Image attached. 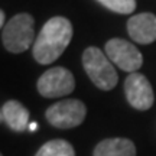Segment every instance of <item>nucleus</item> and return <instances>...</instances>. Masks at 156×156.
I'll use <instances>...</instances> for the list:
<instances>
[{
    "label": "nucleus",
    "mask_w": 156,
    "mask_h": 156,
    "mask_svg": "<svg viewBox=\"0 0 156 156\" xmlns=\"http://www.w3.org/2000/svg\"><path fill=\"white\" fill-rule=\"evenodd\" d=\"M108 10L120 15H130L136 9V0H97Z\"/></svg>",
    "instance_id": "12"
},
{
    "label": "nucleus",
    "mask_w": 156,
    "mask_h": 156,
    "mask_svg": "<svg viewBox=\"0 0 156 156\" xmlns=\"http://www.w3.org/2000/svg\"><path fill=\"white\" fill-rule=\"evenodd\" d=\"M2 42L12 54H20L35 44V19L29 13H17L2 29Z\"/></svg>",
    "instance_id": "2"
},
{
    "label": "nucleus",
    "mask_w": 156,
    "mask_h": 156,
    "mask_svg": "<svg viewBox=\"0 0 156 156\" xmlns=\"http://www.w3.org/2000/svg\"><path fill=\"white\" fill-rule=\"evenodd\" d=\"M38 129V124H36V122H30V124H29V130L30 132H35Z\"/></svg>",
    "instance_id": "14"
},
{
    "label": "nucleus",
    "mask_w": 156,
    "mask_h": 156,
    "mask_svg": "<svg viewBox=\"0 0 156 156\" xmlns=\"http://www.w3.org/2000/svg\"><path fill=\"white\" fill-rule=\"evenodd\" d=\"M73 39V23L64 16L51 17L45 23L32 46L35 61L48 65L56 61Z\"/></svg>",
    "instance_id": "1"
},
{
    "label": "nucleus",
    "mask_w": 156,
    "mask_h": 156,
    "mask_svg": "<svg viewBox=\"0 0 156 156\" xmlns=\"http://www.w3.org/2000/svg\"><path fill=\"white\" fill-rule=\"evenodd\" d=\"M106 55L114 65L130 74L136 73L143 64V56L140 51L132 42L120 38H113L107 41Z\"/></svg>",
    "instance_id": "6"
},
{
    "label": "nucleus",
    "mask_w": 156,
    "mask_h": 156,
    "mask_svg": "<svg viewBox=\"0 0 156 156\" xmlns=\"http://www.w3.org/2000/svg\"><path fill=\"white\" fill-rule=\"evenodd\" d=\"M0 117H2V122L5 123L7 127L13 132H17V133H22L25 130H28L29 124H30L28 108L16 100L6 101L2 106Z\"/></svg>",
    "instance_id": "9"
},
{
    "label": "nucleus",
    "mask_w": 156,
    "mask_h": 156,
    "mask_svg": "<svg viewBox=\"0 0 156 156\" xmlns=\"http://www.w3.org/2000/svg\"><path fill=\"white\" fill-rule=\"evenodd\" d=\"M87 116V107L81 100L68 98L48 107L46 120L56 129H73L80 126Z\"/></svg>",
    "instance_id": "4"
},
{
    "label": "nucleus",
    "mask_w": 156,
    "mask_h": 156,
    "mask_svg": "<svg viewBox=\"0 0 156 156\" xmlns=\"http://www.w3.org/2000/svg\"><path fill=\"white\" fill-rule=\"evenodd\" d=\"M93 156H136V146L124 137L104 139L95 146Z\"/></svg>",
    "instance_id": "10"
},
{
    "label": "nucleus",
    "mask_w": 156,
    "mask_h": 156,
    "mask_svg": "<svg viewBox=\"0 0 156 156\" xmlns=\"http://www.w3.org/2000/svg\"><path fill=\"white\" fill-rule=\"evenodd\" d=\"M127 32L134 42L149 45L156 41V16L153 13H139L127 20Z\"/></svg>",
    "instance_id": "8"
},
{
    "label": "nucleus",
    "mask_w": 156,
    "mask_h": 156,
    "mask_svg": "<svg viewBox=\"0 0 156 156\" xmlns=\"http://www.w3.org/2000/svg\"><path fill=\"white\" fill-rule=\"evenodd\" d=\"M5 22H6V13L5 10H0V26H2V29L6 26Z\"/></svg>",
    "instance_id": "13"
},
{
    "label": "nucleus",
    "mask_w": 156,
    "mask_h": 156,
    "mask_svg": "<svg viewBox=\"0 0 156 156\" xmlns=\"http://www.w3.org/2000/svg\"><path fill=\"white\" fill-rule=\"evenodd\" d=\"M75 88L73 73L64 67H54L45 71L38 80V91L46 98H58L71 94Z\"/></svg>",
    "instance_id": "5"
},
{
    "label": "nucleus",
    "mask_w": 156,
    "mask_h": 156,
    "mask_svg": "<svg viewBox=\"0 0 156 156\" xmlns=\"http://www.w3.org/2000/svg\"><path fill=\"white\" fill-rule=\"evenodd\" d=\"M35 156H75V151L69 142L55 139L41 146Z\"/></svg>",
    "instance_id": "11"
},
{
    "label": "nucleus",
    "mask_w": 156,
    "mask_h": 156,
    "mask_svg": "<svg viewBox=\"0 0 156 156\" xmlns=\"http://www.w3.org/2000/svg\"><path fill=\"white\" fill-rule=\"evenodd\" d=\"M106 54H103L98 48L90 46L83 54V65L87 75L93 81L97 88L103 91H110L117 85L119 75L112 65Z\"/></svg>",
    "instance_id": "3"
},
{
    "label": "nucleus",
    "mask_w": 156,
    "mask_h": 156,
    "mask_svg": "<svg viewBox=\"0 0 156 156\" xmlns=\"http://www.w3.org/2000/svg\"><path fill=\"white\" fill-rule=\"evenodd\" d=\"M124 94L129 104L140 112L149 110L153 106L155 94L149 80L139 73L130 74L124 81Z\"/></svg>",
    "instance_id": "7"
}]
</instances>
